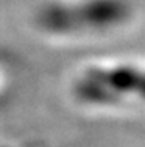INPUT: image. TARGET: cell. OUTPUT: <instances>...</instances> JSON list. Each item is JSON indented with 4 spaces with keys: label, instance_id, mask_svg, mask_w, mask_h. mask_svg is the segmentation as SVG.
<instances>
[{
    "label": "cell",
    "instance_id": "obj_1",
    "mask_svg": "<svg viewBox=\"0 0 145 147\" xmlns=\"http://www.w3.org/2000/svg\"><path fill=\"white\" fill-rule=\"evenodd\" d=\"M142 11L140 0H37L28 25L47 44H100L133 31Z\"/></svg>",
    "mask_w": 145,
    "mask_h": 147
},
{
    "label": "cell",
    "instance_id": "obj_2",
    "mask_svg": "<svg viewBox=\"0 0 145 147\" xmlns=\"http://www.w3.org/2000/svg\"><path fill=\"white\" fill-rule=\"evenodd\" d=\"M64 91L72 107L91 116H145V57L81 59L70 67Z\"/></svg>",
    "mask_w": 145,
    "mask_h": 147
}]
</instances>
